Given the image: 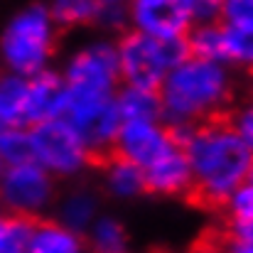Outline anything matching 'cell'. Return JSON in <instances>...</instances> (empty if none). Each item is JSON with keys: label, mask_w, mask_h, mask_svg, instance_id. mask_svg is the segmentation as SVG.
<instances>
[{"label": "cell", "mask_w": 253, "mask_h": 253, "mask_svg": "<svg viewBox=\"0 0 253 253\" xmlns=\"http://www.w3.org/2000/svg\"><path fill=\"white\" fill-rule=\"evenodd\" d=\"M224 219L229 221H253V187L251 179L244 182L226 202V207L221 209Z\"/></svg>", "instance_id": "cell-23"}, {"label": "cell", "mask_w": 253, "mask_h": 253, "mask_svg": "<svg viewBox=\"0 0 253 253\" xmlns=\"http://www.w3.org/2000/svg\"><path fill=\"white\" fill-rule=\"evenodd\" d=\"M224 0H192V25L216 22Z\"/></svg>", "instance_id": "cell-24"}, {"label": "cell", "mask_w": 253, "mask_h": 253, "mask_svg": "<svg viewBox=\"0 0 253 253\" xmlns=\"http://www.w3.org/2000/svg\"><path fill=\"white\" fill-rule=\"evenodd\" d=\"M64 96V79L52 69H42L40 74L27 79V128L57 118L59 103Z\"/></svg>", "instance_id": "cell-11"}, {"label": "cell", "mask_w": 253, "mask_h": 253, "mask_svg": "<svg viewBox=\"0 0 253 253\" xmlns=\"http://www.w3.org/2000/svg\"><path fill=\"white\" fill-rule=\"evenodd\" d=\"M192 182V172L184 150L172 148L158 163L143 169V187L145 194L158 197H184Z\"/></svg>", "instance_id": "cell-10"}, {"label": "cell", "mask_w": 253, "mask_h": 253, "mask_svg": "<svg viewBox=\"0 0 253 253\" xmlns=\"http://www.w3.org/2000/svg\"><path fill=\"white\" fill-rule=\"evenodd\" d=\"M0 174H2V160H0Z\"/></svg>", "instance_id": "cell-28"}, {"label": "cell", "mask_w": 253, "mask_h": 253, "mask_svg": "<svg viewBox=\"0 0 253 253\" xmlns=\"http://www.w3.org/2000/svg\"><path fill=\"white\" fill-rule=\"evenodd\" d=\"M128 17L143 35L169 40L192 27V0H130Z\"/></svg>", "instance_id": "cell-8"}, {"label": "cell", "mask_w": 253, "mask_h": 253, "mask_svg": "<svg viewBox=\"0 0 253 253\" xmlns=\"http://www.w3.org/2000/svg\"><path fill=\"white\" fill-rule=\"evenodd\" d=\"M163 106V123L197 126L202 121L224 116L239 103V79L226 64L194 59L169 69L158 88Z\"/></svg>", "instance_id": "cell-2"}, {"label": "cell", "mask_w": 253, "mask_h": 253, "mask_svg": "<svg viewBox=\"0 0 253 253\" xmlns=\"http://www.w3.org/2000/svg\"><path fill=\"white\" fill-rule=\"evenodd\" d=\"M57 184L37 163L12 165L0 174V214L22 219H44L54 207Z\"/></svg>", "instance_id": "cell-5"}, {"label": "cell", "mask_w": 253, "mask_h": 253, "mask_svg": "<svg viewBox=\"0 0 253 253\" xmlns=\"http://www.w3.org/2000/svg\"><path fill=\"white\" fill-rule=\"evenodd\" d=\"M98 216V199L91 192H72L57 207V221L77 234H86V229Z\"/></svg>", "instance_id": "cell-18"}, {"label": "cell", "mask_w": 253, "mask_h": 253, "mask_svg": "<svg viewBox=\"0 0 253 253\" xmlns=\"http://www.w3.org/2000/svg\"><path fill=\"white\" fill-rule=\"evenodd\" d=\"M0 126L27 128V79L12 72L0 74Z\"/></svg>", "instance_id": "cell-14"}, {"label": "cell", "mask_w": 253, "mask_h": 253, "mask_svg": "<svg viewBox=\"0 0 253 253\" xmlns=\"http://www.w3.org/2000/svg\"><path fill=\"white\" fill-rule=\"evenodd\" d=\"M184 253H221L219 249V234H216V229L214 231H209L207 236H202V239H197L189 249Z\"/></svg>", "instance_id": "cell-26"}, {"label": "cell", "mask_w": 253, "mask_h": 253, "mask_svg": "<svg viewBox=\"0 0 253 253\" xmlns=\"http://www.w3.org/2000/svg\"><path fill=\"white\" fill-rule=\"evenodd\" d=\"M216 234H219L221 253H253V239H234V236L224 234L221 226H216Z\"/></svg>", "instance_id": "cell-25"}, {"label": "cell", "mask_w": 253, "mask_h": 253, "mask_svg": "<svg viewBox=\"0 0 253 253\" xmlns=\"http://www.w3.org/2000/svg\"><path fill=\"white\" fill-rule=\"evenodd\" d=\"M62 79L69 91L93 93V96H113L121 84L116 44L96 42V44L79 49L69 59Z\"/></svg>", "instance_id": "cell-7"}, {"label": "cell", "mask_w": 253, "mask_h": 253, "mask_svg": "<svg viewBox=\"0 0 253 253\" xmlns=\"http://www.w3.org/2000/svg\"><path fill=\"white\" fill-rule=\"evenodd\" d=\"M251 57H253L251 32L234 30V27L224 25V59H226V64H236V67H244L249 72L251 69Z\"/></svg>", "instance_id": "cell-21"}, {"label": "cell", "mask_w": 253, "mask_h": 253, "mask_svg": "<svg viewBox=\"0 0 253 253\" xmlns=\"http://www.w3.org/2000/svg\"><path fill=\"white\" fill-rule=\"evenodd\" d=\"M86 253H133L126 224L111 214H98L84 234Z\"/></svg>", "instance_id": "cell-13"}, {"label": "cell", "mask_w": 253, "mask_h": 253, "mask_svg": "<svg viewBox=\"0 0 253 253\" xmlns=\"http://www.w3.org/2000/svg\"><path fill=\"white\" fill-rule=\"evenodd\" d=\"M25 253H86L84 234L62 226L57 219H35Z\"/></svg>", "instance_id": "cell-12"}, {"label": "cell", "mask_w": 253, "mask_h": 253, "mask_svg": "<svg viewBox=\"0 0 253 253\" xmlns=\"http://www.w3.org/2000/svg\"><path fill=\"white\" fill-rule=\"evenodd\" d=\"M0 160L5 168L35 163L32 138L25 128H0Z\"/></svg>", "instance_id": "cell-19"}, {"label": "cell", "mask_w": 253, "mask_h": 253, "mask_svg": "<svg viewBox=\"0 0 253 253\" xmlns=\"http://www.w3.org/2000/svg\"><path fill=\"white\" fill-rule=\"evenodd\" d=\"M219 22L234 30H253V0H224L221 2V12H219Z\"/></svg>", "instance_id": "cell-22"}, {"label": "cell", "mask_w": 253, "mask_h": 253, "mask_svg": "<svg viewBox=\"0 0 253 253\" xmlns=\"http://www.w3.org/2000/svg\"><path fill=\"white\" fill-rule=\"evenodd\" d=\"M101 172L106 174V187L113 197H121V199H130V197H138V194H145V187H143V169L123 158H116L111 155L103 165Z\"/></svg>", "instance_id": "cell-16"}, {"label": "cell", "mask_w": 253, "mask_h": 253, "mask_svg": "<svg viewBox=\"0 0 253 253\" xmlns=\"http://www.w3.org/2000/svg\"><path fill=\"white\" fill-rule=\"evenodd\" d=\"M182 150L192 172L184 199L197 209L221 211L229 197L251 179V143L234 128L231 111L197 123Z\"/></svg>", "instance_id": "cell-1"}, {"label": "cell", "mask_w": 253, "mask_h": 253, "mask_svg": "<svg viewBox=\"0 0 253 253\" xmlns=\"http://www.w3.org/2000/svg\"><path fill=\"white\" fill-rule=\"evenodd\" d=\"M103 7L98 0H49L47 10L57 27H86L101 22Z\"/></svg>", "instance_id": "cell-17"}, {"label": "cell", "mask_w": 253, "mask_h": 253, "mask_svg": "<svg viewBox=\"0 0 253 253\" xmlns=\"http://www.w3.org/2000/svg\"><path fill=\"white\" fill-rule=\"evenodd\" d=\"M30 138H32L35 163L44 168L49 174L69 177L88 168V153L69 123L59 118L42 121L32 126Z\"/></svg>", "instance_id": "cell-6"}, {"label": "cell", "mask_w": 253, "mask_h": 253, "mask_svg": "<svg viewBox=\"0 0 253 253\" xmlns=\"http://www.w3.org/2000/svg\"><path fill=\"white\" fill-rule=\"evenodd\" d=\"M172 148L174 145L169 140L165 126L148 123V121H128V123H121L111 155L123 158L140 169H145L153 163H158L163 155H168Z\"/></svg>", "instance_id": "cell-9"}, {"label": "cell", "mask_w": 253, "mask_h": 253, "mask_svg": "<svg viewBox=\"0 0 253 253\" xmlns=\"http://www.w3.org/2000/svg\"><path fill=\"white\" fill-rule=\"evenodd\" d=\"M59 47V30L44 5L20 10L0 37V57L17 77H35L47 69Z\"/></svg>", "instance_id": "cell-4"}, {"label": "cell", "mask_w": 253, "mask_h": 253, "mask_svg": "<svg viewBox=\"0 0 253 253\" xmlns=\"http://www.w3.org/2000/svg\"><path fill=\"white\" fill-rule=\"evenodd\" d=\"M32 221L35 219L0 214V253H25Z\"/></svg>", "instance_id": "cell-20"}, {"label": "cell", "mask_w": 253, "mask_h": 253, "mask_svg": "<svg viewBox=\"0 0 253 253\" xmlns=\"http://www.w3.org/2000/svg\"><path fill=\"white\" fill-rule=\"evenodd\" d=\"M116 57L121 84L143 91H158L169 69L187 62L192 54L187 35L158 40L138 30H126L116 40Z\"/></svg>", "instance_id": "cell-3"}, {"label": "cell", "mask_w": 253, "mask_h": 253, "mask_svg": "<svg viewBox=\"0 0 253 253\" xmlns=\"http://www.w3.org/2000/svg\"><path fill=\"white\" fill-rule=\"evenodd\" d=\"M0 128H2V126H0Z\"/></svg>", "instance_id": "cell-29"}, {"label": "cell", "mask_w": 253, "mask_h": 253, "mask_svg": "<svg viewBox=\"0 0 253 253\" xmlns=\"http://www.w3.org/2000/svg\"><path fill=\"white\" fill-rule=\"evenodd\" d=\"M116 108L123 123L128 121H148V123H163V106L158 91H143L126 86L116 91Z\"/></svg>", "instance_id": "cell-15"}, {"label": "cell", "mask_w": 253, "mask_h": 253, "mask_svg": "<svg viewBox=\"0 0 253 253\" xmlns=\"http://www.w3.org/2000/svg\"><path fill=\"white\" fill-rule=\"evenodd\" d=\"M98 2H103V5H123L126 0H98Z\"/></svg>", "instance_id": "cell-27"}]
</instances>
